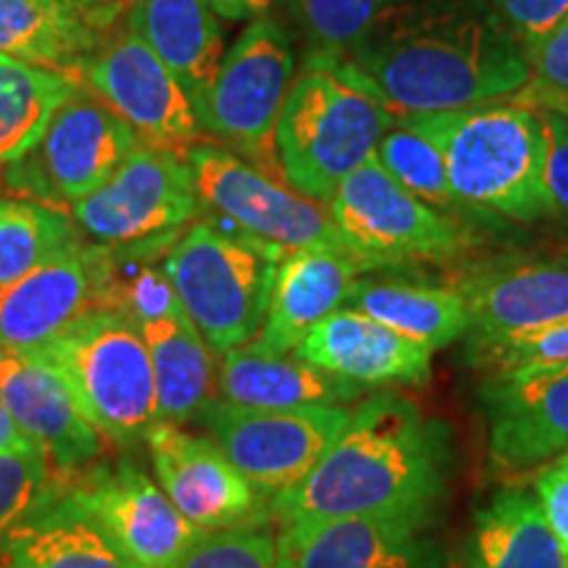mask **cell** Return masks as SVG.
Here are the masks:
<instances>
[{
	"label": "cell",
	"instance_id": "ffe728a7",
	"mask_svg": "<svg viewBox=\"0 0 568 568\" xmlns=\"http://www.w3.org/2000/svg\"><path fill=\"white\" fill-rule=\"evenodd\" d=\"M429 521L406 516L339 518L280 529L282 568H443Z\"/></svg>",
	"mask_w": 568,
	"mask_h": 568
},
{
	"label": "cell",
	"instance_id": "74e56055",
	"mask_svg": "<svg viewBox=\"0 0 568 568\" xmlns=\"http://www.w3.org/2000/svg\"><path fill=\"white\" fill-rule=\"evenodd\" d=\"M524 53H531L568 17V0H487Z\"/></svg>",
	"mask_w": 568,
	"mask_h": 568
},
{
	"label": "cell",
	"instance_id": "d6a6232c",
	"mask_svg": "<svg viewBox=\"0 0 568 568\" xmlns=\"http://www.w3.org/2000/svg\"><path fill=\"white\" fill-rule=\"evenodd\" d=\"M387 3L389 0H287L308 45L305 67H326L343 59L355 42L366 38L387 11Z\"/></svg>",
	"mask_w": 568,
	"mask_h": 568
},
{
	"label": "cell",
	"instance_id": "1f68e13d",
	"mask_svg": "<svg viewBox=\"0 0 568 568\" xmlns=\"http://www.w3.org/2000/svg\"><path fill=\"white\" fill-rule=\"evenodd\" d=\"M376 159L385 166V172L418 201L447 213V216L460 211L450 190V180H447L443 151L429 134L416 130L414 124L397 116L393 130L382 138L379 148H376Z\"/></svg>",
	"mask_w": 568,
	"mask_h": 568
},
{
	"label": "cell",
	"instance_id": "8992f818",
	"mask_svg": "<svg viewBox=\"0 0 568 568\" xmlns=\"http://www.w3.org/2000/svg\"><path fill=\"white\" fill-rule=\"evenodd\" d=\"M397 113L335 71L308 67L295 77L276 124V155L295 193L329 203L337 187L372 159Z\"/></svg>",
	"mask_w": 568,
	"mask_h": 568
},
{
	"label": "cell",
	"instance_id": "e0dca14e",
	"mask_svg": "<svg viewBox=\"0 0 568 568\" xmlns=\"http://www.w3.org/2000/svg\"><path fill=\"white\" fill-rule=\"evenodd\" d=\"M0 403L51 466L55 485L105 456V439L67 382L30 353L0 347Z\"/></svg>",
	"mask_w": 568,
	"mask_h": 568
},
{
	"label": "cell",
	"instance_id": "2e32d148",
	"mask_svg": "<svg viewBox=\"0 0 568 568\" xmlns=\"http://www.w3.org/2000/svg\"><path fill=\"white\" fill-rule=\"evenodd\" d=\"M153 474L172 506L203 531L261 524V495L211 437L155 422L145 437Z\"/></svg>",
	"mask_w": 568,
	"mask_h": 568
},
{
	"label": "cell",
	"instance_id": "cb8c5ba5",
	"mask_svg": "<svg viewBox=\"0 0 568 568\" xmlns=\"http://www.w3.org/2000/svg\"><path fill=\"white\" fill-rule=\"evenodd\" d=\"M0 568H142L69 493L55 489L0 539Z\"/></svg>",
	"mask_w": 568,
	"mask_h": 568
},
{
	"label": "cell",
	"instance_id": "7402d4cb",
	"mask_svg": "<svg viewBox=\"0 0 568 568\" xmlns=\"http://www.w3.org/2000/svg\"><path fill=\"white\" fill-rule=\"evenodd\" d=\"M111 17L105 0H0V53L80 80Z\"/></svg>",
	"mask_w": 568,
	"mask_h": 568
},
{
	"label": "cell",
	"instance_id": "e575fe53",
	"mask_svg": "<svg viewBox=\"0 0 568 568\" xmlns=\"http://www.w3.org/2000/svg\"><path fill=\"white\" fill-rule=\"evenodd\" d=\"M529 80L508 101L535 111L568 113V17L527 55Z\"/></svg>",
	"mask_w": 568,
	"mask_h": 568
},
{
	"label": "cell",
	"instance_id": "9a60e30c",
	"mask_svg": "<svg viewBox=\"0 0 568 568\" xmlns=\"http://www.w3.org/2000/svg\"><path fill=\"white\" fill-rule=\"evenodd\" d=\"M116 253L111 245L84 243L0 287V347L38 351L90 311L116 308Z\"/></svg>",
	"mask_w": 568,
	"mask_h": 568
},
{
	"label": "cell",
	"instance_id": "60d3db41",
	"mask_svg": "<svg viewBox=\"0 0 568 568\" xmlns=\"http://www.w3.org/2000/svg\"><path fill=\"white\" fill-rule=\"evenodd\" d=\"M274 0H209L213 13L230 21L255 19L272 9Z\"/></svg>",
	"mask_w": 568,
	"mask_h": 568
},
{
	"label": "cell",
	"instance_id": "ba28073f",
	"mask_svg": "<svg viewBox=\"0 0 568 568\" xmlns=\"http://www.w3.org/2000/svg\"><path fill=\"white\" fill-rule=\"evenodd\" d=\"M138 145L130 124L80 82L40 138L3 169V184L21 201L71 213V205L95 193Z\"/></svg>",
	"mask_w": 568,
	"mask_h": 568
},
{
	"label": "cell",
	"instance_id": "f35d334b",
	"mask_svg": "<svg viewBox=\"0 0 568 568\" xmlns=\"http://www.w3.org/2000/svg\"><path fill=\"white\" fill-rule=\"evenodd\" d=\"M545 130V197L548 213L568 222V113L539 111Z\"/></svg>",
	"mask_w": 568,
	"mask_h": 568
},
{
	"label": "cell",
	"instance_id": "8fae6325",
	"mask_svg": "<svg viewBox=\"0 0 568 568\" xmlns=\"http://www.w3.org/2000/svg\"><path fill=\"white\" fill-rule=\"evenodd\" d=\"M353 410L347 406L243 408L209 400L195 422L209 429L261 497L295 487L343 435Z\"/></svg>",
	"mask_w": 568,
	"mask_h": 568
},
{
	"label": "cell",
	"instance_id": "6da1fadb",
	"mask_svg": "<svg viewBox=\"0 0 568 568\" xmlns=\"http://www.w3.org/2000/svg\"><path fill=\"white\" fill-rule=\"evenodd\" d=\"M316 69L335 71L397 116L506 101L529 80L527 53L508 27L489 9L456 3L387 9L343 59Z\"/></svg>",
	"mask_w": 568,
	"mask_h": 568
},
{
	"label": "cell",
	"instance_id": "3957f363",
	"mask_svg": "<svg viewBox=\"0 0 568 568\" xmlns=\"http://www.w3.org/2000/svg\"><path fill=\"white\" fill-rule=\"evenodd\" d=\"M400 119L437 142L460 209L510 222H537L548 213L539 111L506 98Z\"/></svg>",
	"mask_w": 568,
	"mask_h": 568
},
{
	"label": "cell",
	"instance_id": "8d00e7d4",
	"mask_svg": "<svg viewBox=\"0 0 568 568\" xmlns=\"http://www.w3.org/2000/svg\"><path fill=\"white\" fill-rule=\"evenodd\" d=\"M474 364L495 366V374H531L568 366V322H560L535 335L510 339L471 358Z\"/></svg>",
	"mask_w": 568,
	"mask_h": 568
},
{
	"label": "cell",
	"instance_id": "52a82bcc",
	"mask_svg": "<svg viewBox=\"0 0 568 568\" xmlns=\"http://www.w3.org/2000/svg\"><path fill=\"white\" fill-rule=\"evenodd\" d=\"M295 55L280 21L255 19L222 59L216 80L195 103L201 132L213 145L287 182L276 155V124L293 88Z\"/></svg>",
	"mask_w": 568,
	"mask_h": 568
},
{
	"label": "cell",
	"instance_id": "4dcf8cb0",
	"mask_svg": "<svg viewBox=\"0 0 568 568\" xmlns=\"http://www.w3.org/2000/svg\"><path fill=\"white\" fill-rule=\"evenodd\" d=\"M88 243L67 211L9 197L0 201V287L53 264Z\"/></svg>",
	"mask_w": 568,
	"mask_h": 568
},
{
	"label": "cell",
	"instance_id": "30bf717a",
	"mask_svg": "<svg viewBox=\"0 0 568 568\" xmlns=\"http://www.w3.org/2000/svg\"><path fill=\"white\" fill-rule=\"evenodd\" d=\"M195 176L203 209L232 230L264 240L282 251H345L324 203L295 193L251 163L213 142H195L184 151Z\"/></svg>",
	"mask_w": 568,
	"mask_h": 568
},
{
	"label": "cell",
	"instance_id": "83f0119b",
	"mask_svg": "<svg viewBox=\"0 0 568 568\" xmlns=\"http://www.w3.org/2000/svg\"><path fill=\"white\" fill-rule=\"evenodd\" d=\"M155 382L159 422H193L211 400L213 353L193 318L176 301L172 308L140 322Z\"/></svg>",
	"mask_w": 568,
	"mask_h": 568
},
{
	"label": "cell",
	"instance_id": "f1b7e54d",
	"mask_svg": "<svg viewBox=\"0 0 568 568\" xmlns=\"http://www.w3.org/2000/svg\"><path fill=\"white\" fill-rule=\"evenodd\" d=\"M464 568H568L537 497L524 489H503L474 521Z\"/></svg>",
	"mask_w": 568,
	"mask_h": 568
},
{
	"label": "cell",
	"instance_id": "d6986e66",
	"mask_svg": "<svg viewBox=\"0 0 568 568\" xmlns=\"http://www.w3.org/2000/svg\"><path fill=\"white\" fill-rule=\"evenodd\" d=\"M489 456L506 471L552 464L568 453V366L495 374L485 387Z\"/></svg>",
	"mask_w": 568,
	"mask_h": 568
},
{
	"label": "cell",
	"instance_id": "b9f144b4",
	"mask_svg": "<svg viewBox=\"0 0 568 568\" xmlns=\"http://www.w3.org/2000/svg\"><path fill=\"white\" fill-rule=\"evenodd\" d=\"M21 450H38V447L27 439L24 432L19 429L9 410H6L3 403H0V456H3V453H21Z\"/></svg>",
	"mask_w": 568,
	"mask_h": 568
},
{
	"label": "cell",
	"instance_id": "603a6c76",
	"mask_svg": "<svg viewBox=\"0 0 568 568\" xmlns=\"http://www.w3.org/2000/svg\"><path fill=\"white\" fill-rule=\"evenodd\" d=\"M219 397L243 408L351 406L366 395L364 385L318 368L301 355L274 353L251 339L222 355L216 376Z\"/></svg>",
	"mask_w": 568,
	"mask_h": 568
},
{
	"label": "cell",
	"instance_id": "ab89813d",
	"mask_svg": "<svg viewBox=\"0 0 568 568\" xmlns=\"http://www.w3.org/2000/svg\"><path fill=\"white\" fill-rule=\"evenodd\" d=\"M537 506L568 556V460H552L535 481Z\"/></svg>",
	"mask_w": 568,
	"mask_h": 568
},
{
	"label": "cell",
	"instance_id": "4fadbf2b",
	"mask_svg": "<svg viewBox=\"0 0 568 568\" xmlns=\"http://www.w3.org/2000/svg\"><path fill=\"white\" fill-rule=\"evenodd\" d=\"M80 82L130 124L142 145L187 151L203 138L187 90L130 24L98 45Z\"/></svg>",
	"mask_w": 568,
	"mask_h": 568
},
{
	"label": "cell",
	"instance_id": "d4e9b609",
	"mask_svg": "<svg viewBox=\"0 0 568 568\" xmlns=\"http://www.w3.org/2000/svg\"><path fill=\"white\" fill-rule=\"evenodd\" d=\"M364 266L343 251H295L276 268L272 301L258 343L274 353H295L314 326L345 308Z\"/></svg>",
	"mask_w": 568,
	"mask_h": 568
},
{
	"label": "cell",
	"instance_id": "7bdbcfd3",
	"mask_svg": "<svg viewBox=\"0 0 568 568\" xmlns=\"http://www.w3.org/2000/svg\"><path fill=\"white\" fill-rule=\"evenodd\" d=\"M558 460H568V453H566V456H564V458H558Z\"/></svg>",
	"mask_w": 568,
	"mask_h": 568
},
{
	"label": "cell",
	"instance_id": "ac0fdd59",
	"mask_svg": "<svg viewBox=\"0 0 568 568\" xmlns=\"http://www.w3.org/2000/svg\"><path fill=\"white\" fill-rule=\"evenodd\" d=\"M456 290L468 308L471 358L568 322V258L481 266Z\"/></svg>",
	"mask_w": 568,
	"mask_h": 568
},
{
	"label": "cell",
	"instance_id": "d590c367",
	"mask_svg": "<svg viewBox=\"0 0 568 568\" xmlns=\"http://www.w3.org/2000/svg\"><path fill=\"white\" fill-rule=\"evenodd\" d=\"M55 489L51 466L40 450L0 456V539Z\"/></svg>",
	"mask_w": 568,
	"mask_h": 568
},
{
	"label": "cell",
	"instance_id": "484cf974",
	"mask_svg": "<svg viewBox=\"0 0 568 568\" xmlns=\"http://www.w3.org/2000/svg\"><path fill=\"white\" fill-rule=\"evenodd\" d=\"M126 24L166 63L193 105L201 101L224 59V32L209 0H132Z\"/></svg>",
	"mask_w": 568,
	"mask_h": 568
},
{
	"label": "cell",
	"instance_id": "5b68a950",
	"mask_svg": "<svg viewBox=\"0 0 568 568\" xmlns=\"http://www.w3.org/2000/svg\"><path fill=\"white\" fill-rule=\"evenodd\" d=\"M30 355L67 382L105 443L132 450L159 422L155 382L140 324L116 308L90 311Z\"/></svg>",
	"mask_w": 568,
	"mask_h": 568
},
{
	"label": "cell",
	"instance_id": "4316f807",
	"mask_svg": "<svg viewBox=\"0 0 568 568\" xmlns=\"http://www.w3.org/2000/svg\"><path fill=\"white\" fill-rule=\"evenodd\" d=\"M345 308L361 311L429 353L443 351L468 332L464 295L456 287H439V284L358 276Z\"/></svg>",
	"mask_w": 568,
	"mask_h": 568
},
{
	"label": "cell",
	"instance_id": "7a4b0ae2",
	"mask_svg": "<svg viewBox=\"0 0 568 568\" xmlns=\"http://www.w3.org/2000/svg\"><path fill=\"white\" fill-rule=\"evenodd\" d=\"M447 447L435 418L393 389L368 395L322 460L272 497L280 529L339 518H426L443 500Z\"/></svg>",
	"mask_w": 568,
	"mask_h": 568
},
{
	"label": "cell",
	"instance_id": "836d02e7",
	"mask_svg": "<svg viewBox=\"0 0 568 568\" xmlns=\"http://www.w3.org/2000/svg\"><path fill=\"white\" fill-rule=\"evenodd\" d=\"M169 568H282L276 537L253 527L203 531Z\"/></svg>",
	"mask_w": 568,
	"mask_h": 568
},
{
	"label": "cell",
	"instance_id": "9c48e42d",
	"mask_svg": "<svg viewBox=\"0 0 568 568\" xmlns=\"http://www.w3.org/2000/svg\"><path fill=\"white\" fill-rule=\"evenodd\" d=\"M326 211L347 255L364 272L410 261H447L468 247L464 226L400 187L376 153L339 184Z\"/></svg>",
	"mask_w": 568,
	"mask_h": 568
},
{
	"label": "cell",
	"instance_id": "44dd1931",
	"mask_svg": "<svg viewBox=\"0 0 568 568\" xmlns=\"http://www.w3.org/2000/svg\"><path fill=\"white\" fill-rule=\"evenodd\" d=\"M295 355L324 372L368 387L424 385L432 353L353 308H339L305 335Z\"/></svg>",
	"mask_w": 568,
	"mask_h": 568
},
{
	"label": "cell",
	"instance_id": "277c9868",
	"mask_svg": "<svg viewBox=\"0 0 568 568\" xmlns=\"http://www.w3.org/2000/svg\"><path fill=\"white\" fill-rule=\"evenodd\" d=\"M284 255L219 219H201L169 245L163 272L211 351L224 355L258 337Z\"/></svg>",
	"mask_w": 568,
	"mask_h": 568
},
{
	"label": "cell",
	"instance_id": "5bb4252c",
	"mask_svg": "<svg viewBox=\"0 0 568 568\" xmlns=\"http://www.w3.org/2000/svg\"><path fill=\"white\" fill-rule=\"evenodd\" d=\"M59 487L142 568H169L203 535L132 458L103 456Z\"/></svg>",
	"mask_w": 568,
	"mask_h": 568
},
{
	"label": "cell",
	"instance_id": "f546056e",
	"mask_svg": "<svg viewBox=\"0 0 568 568\" xmlns=\"http://www.w3.org/2000/svg\"><path fill=\"white\" fill-rule=\"evenodd\" d=\"M80 80L0 53V169L17 161Z\"/></svg>",
	"mask_w": 568,
	"mask_h": 568
},
{
	"label": "cell",
	"instance_id": "7c38bea8",
	"mask_svg": "<svg viewBox=\"0 0 568 568\" xmlns=\"http://www.w3.org/2000/svg\"><path fill=\"white\" fill-rule=\"evenodd\" d=\"M201 209L184 151L140 142L95 193L71 205V216L84 237L113 247L176 237Z\"/></svg>",
	"mask_w": 568,
	"mask_h": 568
}]
</instances>
